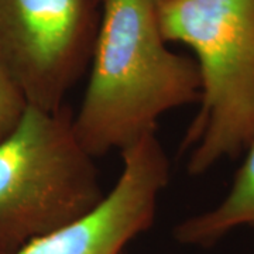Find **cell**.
Returning a JSON list of instances; mask_svg holds the SVG:
<instances>
[{
	"label": "cell",
	"mask_w": 254,
	"mask_h": 254,
	"mask_svg": "<svg viewBox=\"0 0 254 254\" xmlns=\"http://www.w3.org/2000/svg\"><path fill=\"white\" fill-rule=\"evenodd\" d=\"M89 81L73 125L95 158L155 133L160 118L199 99L193 60L174 53L155 0H98Z\"/></svg>",
	"instance_id": "6da1fadb"
},
{
	"label": "cell",
	"mask_w": 254,
	"mask_h": 254,
	"mask_svg": "<svg viewBox=\"0 0 254 254\" xmlns=\"http://www.w3.org/2000/svg\"><path fill=\"white\" fill-rule=\"evenodd\" d=\"M158 18L167 41L196 57L200 108L181 150L200 175L254 140V0H171Z\"/></svg>",
	"instance_id": "7a4b0ae2"
},
{
	"label": "cell",
	"mask_w": 254,
	"mask_h": 254,
	"mask_svg": "<svg viewBox=\"0 0 254 254\" xmlns=\"http://www.w3.org/2000/svg\"><path fill=\"white\" fill-rule=\"evenodd\" d=\"M105 195L69 108L27 105L0 140V254L86 215Z\"/></svg>",
	"instance_id": "3957f363"
},
{
	"label": "cell",
	"mask_w": 254,
	"mask_h": 254,
	"mask_svg": "<svg viewBox=\"0 0 254 254\" xmlns=\"http://www.w3.org/2000/svg\"><path fill=\"white\" fill-rule=\"evenodd\" d=\"M98 0H0V61L27 105L60 110L89 66Z\"/></svg>",
	"instance_id": "277c9868"
},
{
	"label": "cell",
	"mask_w": 254,
	"mask_h": 254,
	"mask_svg": "<svg viewBox=\"0 0 254 254\" xmlns=\"http://www.w3.org/2000/svg\"><path fill=\"white\" fill-rule=\"evenodd\" d=\"M122 158V173L98 206L6 254H125L154 223L170 161L155 133L128 145Z\"/></svg>",
	"instance_id": "5b68a950"
},
{
	"label": "cell",
	"mask_w": 254,
	"mask_h": 254,
	"mask_svg": "<svg viewBox=\"0 0 254 254\" xmlns=\"http://www.w3.org/2000/svg\"><path fill=\"white\" fill-rule=\"evenodd\" d=\"M242 226L254 227V140L223 200L177 225L174 237L182 245L209 247Z\"/></svg>",
	"instance_id": "8992f818"
},
{
	"label": "cell",
	"mask_w": 254,
	"mask_h": 254,
	"mask_svg": "<svg viewBox=\"0 0 254 254\" xmlns=\"http://www.w3.org/2000/svg\"><path fill=\"white\" fill-rule=\"evenodd\" d=\"M27 103L0 61V140L17 125Z\"/></svg>",
	"instance_id": "52a82bcc"
},
{
	"label": "cell",
	"mask_w": 254,
	"mask_h": 254,
	"mask_svg": "<svg viewBox=\"0 0 254 254\" xmlns=\"http://www.w3.org/2000/svg\"><path fill=\"white\" fill-rule=\"evenodd\" d=\"M167 1H171V0H155L157 4H163V3H167Z\"/></svg>",
	"instance_id": "ba28073f"
}]
</instances>
